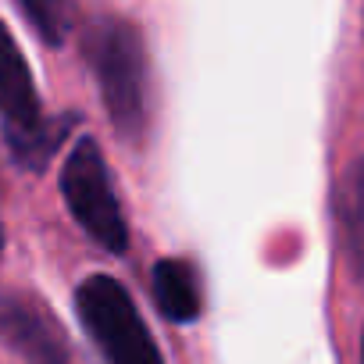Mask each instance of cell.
<instances>
[{"mask_svg":"<svg viewBox=\"0 0 364 364\" xmlns=\"http://www.w3.org/2000/svg\"><path fill=\"white\" fill-rule=\"evenodd\" d=\"M360 364H364V332H360Z\"/></svg>","mask_w":364,"mask_h":364,"instance_id":"9","label":"cell"},{"mask_svg":"<svg viewBox=\"0 0 364 364\" xmlns=\"http://www.w3.org/2000/svg\"><path fill=\"white\" fill-rule=\"evenodd\" d=\"M18 11H22V18H26L50 47H61V43H65L68 22H72V8H68V4H58V0H22Z\"/></svg>","mask_w":364,"mask_h":364,"instance_id":"8","label":"cell"},{"mask_svg":"<svg viewBox=\"0 0 364 364\" xmlns=\"http://www.w3.org/2000/svg\"><path fill=\"white\" fill-rule=\"evenodd\" d=\"M0 339L26 364H75L61 321L29 293L0 296Z\"/></svg>","mask_w":364,"mask_h":364,"instance_id":"5","label":"cell"},{"mask_svg":"<svg viewBox=\"0 0 364 364\" xmlns=\"http://www.w3.org/2000/svg\"><path fill=\"white\" fill-rule=\"evenodd\" d=\"M0 118H4L8 154L26 171H43L61 139L68 136V129L75 125L72 114L58 122L43 114L26 54L4 22H0Z\"/></svg>","mask_w":364,"mask_h":364,"instance_id":"2","label":"cell"},{"mask_svg":"<svg viewBox=\"0 0 364 364\" xmlns=\"http://www.w3.org/2000/svg\"><path fill=\"white\" fill-rule=\"evenodd\" d=\"M82 58L114 132L129 146H139L150 125V61L143 33L122 15H100L82 29Z\"/></svg>","mask_w":364,"mask_h":364,"instance_id":"1","label":"cell"},{"mask_svg":"<svg viewBox=\"0 0 364 364\" xmlns=\"http://www.w3.org/2000/svg\"><path fill=\"white\" fill-rule=\"evenodd\" d=\"M0 254H4V229H0Z\"/></svg>","mask_w":364,"mask_h":364,"instance_id":"10","label":"cell"},{"mask_svg":"<svg viewBox=\"0 0 364 364\" xmlns=\"http://www.w3.org/2000/svg\"><path fill=\"white\" fill-rule=\"evenodd\" d=\"M75 314L107 364H164L157 339L139 318L129 289L111 275H90L75 289Z\"/></svg>","mask_w":364,"mask_h":364,"instance_id":"3","label":"cell"},{"mask_svg":"<svg viewBox=\"0 0 364 364\" xmlns=\"http://www.w3.org/2000/svg\"><path fill=\"white\" fill-rule=\"evenodd\" d=\"M150 293L157 311L168 321H197L200 318V286H197V272L182 261V257H161L154 264L150 275Z\"/></svg>","mask_w":364,"mask_h":364,"instance_id":"6","label":"cell"},{"mask_svg":"<svg viewBox=\"0 0 364 364\" xmlns=\"http://www.w3.org/2000/svg\"><path fill=\"white\" fill-rule=\"evenodd\" d=\"M61 197H65L68 215L79 222V229L97 247H104L107 254L129 250V222H125L118 190L111 182L100 146L90 136H82L72 146V154L61 168Z\"/></svg>","mask_w":364,"mask_h":364,"instance_id":"4","label":"cell"},{"mask_svg":"<svg viewBox=\"0 0 364 364\" xmlns=\"http://www.w3.org/2000/svg\"><path fill=\"white\" fill-rule=\"evenodd\" d=\"M336 218L350 272L364 279V157L350 161L336 186Z\"/></svg>","mask_w":364,"mask_h":364,"instance_id":"7","label":"cell"}]
</instances>
